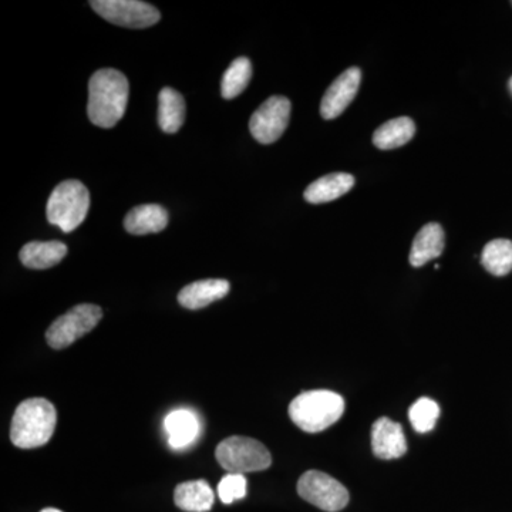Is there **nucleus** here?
I'll return each mask as SVG.
<instances>
[{
	"label": "nucleus",
	"instance_id": "f257e3e1",
	"mask_svg": "<svg viewBox=\"0 0 512 512\" xmlns=\"http://www.w3.org/2000/svg\"><path fill=\"white\" fill-rule=\"evenodd\" d=\"M130 84L119 70L101 69L89 82L87 114L94 126L113 128L126 113Z\"/></svg>",
	"mask_w": 512,
	"mask_h": 512
},
{
	"label": "nucleus",
	"instance_id": "f03ea898",
	"mask_svg": "<svg viewBox=\"0 0 512 512\" xmlns=\"http://www.w3.org/2000/svg\"><path fill=\"white\" fill-rule=\"evenodd\" d=\"M57 413L55 406L42 397L19 404L10 426V440L23 450L42 447L55 433Z\"/></svg>",
	"mask_w": 512,
	"mask_h": 512
},
{
	"label": "nucleus",
	"instance_id": "7ed1b4c3",
	"mask_svg": "<svg viewBox=\"0 0 512 512\" xmlns=\"http://www.w3.org/2000/svg\"><path fill=\"white\" fill-rule=\"evenodd\" d=\"M345 400L330 390H311L299 394L289 406V416L306 433H320L340 420Z\"/></svg>",
	"mask_w": 512,
	"mask_h": 512
},
{
	"label": "nucleus",
	"instance_id": "20e7f679",
	"mask_svg": "<svg viewBox=\"0 0 512 512\" xmlns=\"http://www.w3.org/2000/svg\"><path fill=\"white\" fill-rule=\"evenodd\" d=\"M90 194L77 180L63 181L47 201V220L69 234L82 225L89 214Z\"/></svg>",
	"mask_w": 512,
	"mask_h": 512
},
{
	"label": "nucleus",
	"instance_id": "39448f33",
	"mask_svg": "<svg viewBox=\"0 0 512 512\" xmlns=\"http://www.w3.org/2000/svg\"><path fill=\"white\" fill-rule=\"evenodd\" d=\"M220 466L229 474H248L268 470L272 464L271 453L264 444L249 437H228L215 450Z\"/></svg>",
	"mask_w": 512,
	"mask_h": 512
},
{
	"label": "nucleus",
	"instance_id": "423d86ee",
	"mask_svg": "<svg viewBox=\"0 0 512 512\" xmlns=\"http://www.w3.org/2000/svg\"><path fill=\"white\" fill-rule=\"evenodd\" d=\"M103 318V311L92 303L74 306L50 325L46 332V340L50 348L66 349L72 343L92 332Z\"/></svg>",
	"mask_w": 512,
	"mask_h": 512
},
{
	"label": "nucleus",
	"instance_id": "0eeeda50",
	"mask_svg": "<svg viewBox=\"0 0 512 512\" xmlns=\"http://www.w3.org/2000/svg\"><path fill=\"white\" fill-rule=\"evenodd\" d=\"M298 494L309 504L326 512L342 511L349 504L345 485L322 471H306L298 481Z\"/></svg>",
	"mask_w": 512,
	"mask_h": 512
},
{
	"label": "nucleus",
	"instance_id": "6e6552de",
	"mask_svg": "<svg viewBox=\"0 0 512 512\" xmlns=\"http://www.w3.org/2000/svg\"><path fill=\"white\" fill-rule=\"evenodd\" d=\"M90 5L107 22L128 29L150 28L161 18L157 8L138 0H93Z\"/></svg>",
	"mask_w": 512,
	"mask_h": 512
},
{
	"label": "nucleus",
	"instance_id": "1a4fd4ad",
	"mask_svg": "<svg viewBox=\"0 0 512 512\" xmlns=\"http://www.w3.org/2000/svg\"><path fill=\"white\" fill-rule=\"evenodd\" d=\"M292 104L284 96H272L252 114L249 130L258 143L272 144L282 137L291 120Z\"/></svg>",
	"mask_w": 512,
	"mask_h": 512
},
{
	"label": "nucleus",
	"instance_id": "9d476101",
	"mask_svg": "<svg viewBox=\"0 0 512 512\" xmlns=\"http://www.w3.org/2000/svg\"><path fill=\"white\" fill-rule=\"evenodd\" d=\"M360 82H362V72L357 67H350L340 74L335 80L325 96H323L322 104H320V114L323 119L333 120L339 117L349 104L355 100L357 92H359Z\"/></svg>",
	"mask_w": 512,
	"mask_h": 512
},
{
	"label": "nucleus",
	"instance_id": "9b49d317",
	"mask_svg": "<svg viewBox=\"0 0 512 512\" xmlns=\"http://www.w3.org/2000/svg\"><path fill=\"white\" fill-rule=\"evenodd\" d=\"M373 453L380 460H396L407 453L402 424L380 417L372 427Z\"/></svg>",
	"mask_w": 512,
	"mask_h": 512
},
{
	"label": "nucleus",
	"instance_id": "f8f14e48",
	"mask_svg": "<svg viewBox=\"0 0 512 512\" xmlns=\"http://www.w3.org/2000/svg\"><path fill=\"white\" fill-rule=\"evenodd\" d=\"M168 444L174 450L192 446L201 434V423L197 414L190 409H177L164 420Z\"/></svg>",
	"mask_w": 512,
	"mask_h": 512
},
{
	"label": "nucleus",
	"instance_id": "ddd939ff",
	"mask_svg": "<svg viewBox=\"0 0 512 512\" xmlns=\"http://www.w3.org/2000/svg\"><path fill=\"white\" fill-rule=\"evenodd\" d=\"M229 289H231V285L225 279H204V281L192 282L181 289L178 302L184 308L198 311V309L207 308L211 303L225 298Z\"/></svg>",
	"mask_w": 512,
	"mask_h": 512
},
{
	"label": "nucleus",
	"instance_id": "4468645a",
	"mask_svg": "<svg viewBox=\"0 0 512 512\" xmlns=\"http://www.w3.org/2000/svg\"><path fill=\"white\" fill-rule=\"evenodd\" d=\"M444 229L436 222L424 225L423 228L417 232L414 238L412 251H410L409 261L414 268L426 265L427 262L439 258L444 251Z\"/></svg>",
	"mask_w": 512,
	"mask_h": 512
},
{
	"label": "nucleus",
	"instance_id": "2eb2a0df",
	"mask_svg": "<svg viewBox=\"0 0 512 512\" xmlns=\"http://www.w3.org/2000/svg\"><path fill=\"white\" fill-rule=\"evenodd\" d=\"M168 225V214L161 205L146 204L133 208L124 220V228L133 235L157 234Z\"/></svg>",
	"mask_w": 512,
	"mask_h": 512
},
{
	"label": "nucleus",
	"instance_id": "dca6fc26",
	"mask_svg": "<svg viewBox=\"0 0 512 512\" xmlns=\"http://www.w3.org/2000/svg\"><path fill=\"white\" fill-rule=\"evenodd\" d=\"M353 185H355L353 175L346 173L323 175L306 188L303 197L311 204H325L348 194Z\"/></svg>",
	"mask_w": 512,
	"mask_h": 512
},
{
	"label": "nucleus",
	"instance_id": "f3484780",
	"mask_svg": "<svg viewBox=\"0 0 512 512\" xmlns=\"http://www.w3.org/2000/svg\"><path fill=\"white\" fill-rule=\"evenodd\" d=\"M215 495L211 485L205 480L187 481L177 485L174 503L187 512H207L214 505Z\"/></svg>",
	"mask_w": 512,
	"mask_h": 512
},
{
	"label": "nucleus",
	"instance_id": "a211bd4d",
	"mask_svg": "<svg viewBox=\"0 0 512 512\" xmlns=\"http://www.w3.org/2000/svg\"><path fill=\"white\" fill-rule=\"evenodd\" d=\"M67 247L63 242H29L20 249L19 258L29 269H49L63 261Z\"/></svg>",
	"mask_w": 512,
	"mask_h": 512
},
{
	"label": "nucleus",
	"instance_id": "6ab92c4d",
	"mask_svg": "<svg viewBox=\"0 0 512 512\" xmlns=\"http://www.w3.org/2000/svg\"><path fill=\"white\" fill-rule=\"evenodd\" d=\"M185 101L177 90L164 87L158 96V124L164 133L174 134L183 127Z\"/></svg>",
	"mask_w": 512,
	"mask_h": 512
},
{
	"label": "nucleus",
	"instance_id": "aec40b11",
	"mask_svg": "<svg viewBox=\"0 0 512 512\" xmlns=\"http://www.w3.org/2000/svg\"><path fill=\"white\" fill-rule=\"evenodd\" d=\"M416 134V124L410 117H399L377 128L373 143L380 150H394L406 146Z\"/></svg>",
	"mask_w": 512,
	"mask_h": 512
},
{
	"label": "nucleus",
	"instance_id": "412c9836",
	"mask_svg": "<svg viewBox=\"0 0 512 512\" xmlns=\"http://www.w3.org/2000/svg\"><path fill=\"white\" fill-rule=\"evenodd\" d=\"M481 264L494 276H505L512 271V242L494 239L488 242L481 255Z\"/></svg>",
	"mask_w": 512,
	"mask_h": 512
},
{
	"label": "nucleus",
	"instance_id": "4be33fe9",
	"mask_svg": "<svg viewBox=\"0 0 512 512\" xmlns=\"http://www.w3.org/2000/svg\"><path fill=\"white\" fill-rule=\"evenodd\" d=\"M252 77V64L247 57H238L227 72L224 73L221 82V94L224 99L232 100L244 93Z\"/></svg>",
	"mask_w": 512,
	"mask_h": 512
},
{
	"label": "nucleus",
	"instance_id": "5701e85b",
	"mask_svg": "<svg viewBox=\"0 0 512 512\" xmlns=\"http://www.w3.org/2000/svg\"><path fill=\"white\" fill-rule=\"evenodd\" d=\"M440 417V406L429 397H421L410 407L409 419L417 433L424 434L434 429Z\"/></svg>",
	"mask_w": 512,
	"mask_h": 512
},
{
	"label": "nucleus",
	"instance_id": "b1692460",
	"mask_svg": "<svg viewBox=\"0 0 512 512\" xmlns=\"http://www.w3.org/2000/svg\"><path fill=\"white\" fill-rule=\"evenodd\" d=\"M247 485V478L242 474H228L218 484V497L224 504L235 503L247 497Z\"/></svg>",
	"mask_w": 512,
	"mask_h": 512
},
{
	"label": "nucleus",
	"instance_id": "393cba45",
	"mask_svg": "<svg viewBox=\"0 0 512 512\" xmlns=\"http://www.w3.org/2000/svg\"><path fill=\"white\" fill-rule=\"evenodd\" d=\"M40 512H63V511L57 510V508H45V510L40 511Z\"/></svg>",
	"mask_w": 512,
	"mask_h": 512
},
{
	"label": "nucleus",
	"instance_id": "a878e982",
	"mask_svg": "<svg viewBox=\"0 0 512 512\" xmlns=\"http://www.w3.org/2000/svg\"><path fill=\"white\" fill-rule=\"evenodd\" d=\"M510 87H511V92H512V79L510 80Z\"/></svg>",
	"mask_w": 512,
	"mask_h": 512
}]
</instances>
